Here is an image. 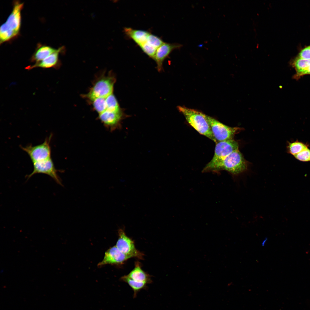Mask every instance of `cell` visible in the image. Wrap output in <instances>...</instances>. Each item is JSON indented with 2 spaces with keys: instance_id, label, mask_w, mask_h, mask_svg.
Masks as SVG:
<instances>
[{
  "instance_id": "cell-10",
  "label": "cell",
  "mask_w": 310,
  "mask_h": 310,
  "mask_svg": "<svg viewBox=\"0 0 310 310\" xmlns=\"http://www.w3.org/2000/svg\"><path fill=\"white\" fill-rule=\"evenodd\" d=\"M131 258L121 252L115 245L105 252L103 259L98 264V266L101 267L107 264H122Z\"/></svg>"
},
{
  "instance_id": "cell-22",
  "label": "cell",
  "mask_w": 310,
  "mask_h": 310,
  "mask_svg": "<svg viewBox=\"0 0 310 310\" xmlns=\"http://www.w3.org/2000/svg\"><path fill=\"white\" fill-rule=\"evenodd\" d=\"M94 110L99 114L106 109V98H99L91 101Z\"/></svg>"
},
{
  "instance_id": "cell-7",
  "label": "cell",
  "mask_w": 310,
  "mask_h": 310,
  "mask_svg": "<svg viewBox=\"0 0 310 310\" xmlns=\"http://www.w3.org/2000/svg\"><path fill=\"white\" fill-rule=\"evenodd\" d=\"M239 150L237 142L231 139L216 143L214 153L211 160L206 166L203 169H207L221 161L234 151Z\"/></svg>"
},
{
  "instance_id": "cell-19",
  "label": "cell",
  "mask_w": 310,
  "mask_h": 310,
  "mask_svg": "<svg viewBox=\"0 0 310 310\" xmlns=\"http://www.w3.org/2000/svg\"><path fill=\"white\" fill-rule=\"evenodd\" d=\"M292 65L296 71V73L294 76V77H295L310 66V60L305 59L298 57L294 60Z\"/></svg>"
},
{
  "instance_id": "cell-1",
  "label": "cell",
  "mask_w": 310,
  "mask_h": 310,
  "mask_svg": "<svg viewBox=\"0 0 310 310\" xmlns=\"http://www.w3.org/2000/svg\"><path fill=\"white\" fill-rule=\"evenodd\" d=\"M24 3L18 1L13 2L12 11L6 21L0 28V44L8 41L18 36L21 26V11Z\"/></svg>"
},
{
  "instance_id": "cell-14",
  "label": "cell",
  "mask_w": 310,
  "mask_h": 310,
  "mask_svg": "<svg viewBox=\"0 0 310 310\" xmlns=\"http://www.w3.org/2000/svg\"><path fill=\"white\" fill-rule=\"evenodd\" d=\"M164 42L160 37L150 33L146 42L140 48L146 55L153 59L158 48Z\"/></svg>"
},
{
  "instance_id": "cell-12",
  "label": "cell",
  "mask_w": 310,
  "mask_h": 310,
  "mask_svg": "<svg viewBox=\"0 0 310 310\" xmlns=\"http://www.w3.org/2000/svg\"><path fill=\"white\" fill-rule=\"evenodd\" d=\"M64 46L59 48L55 52L39 62L35 63L34 65L28 66L26 68V69L30 70L34 68L40 67L47 68L53 67L57 68L60 67V62L59 59V55L61 51H64Z\"/></svg>"
},
{
  "instance_id": "cell-23",
  "label": "cell",
  "mask_w": 310,
  "mask_h": 310,
  "mask_svg": "<svg viewBox=\"0 0 310 310\" xmlns=\"http://www.w3.org/2000/svg\"><path fill=\"white\" fill-rule=\"evenodd\" d=\"M294 156L296 158L300 161H310V150L307 148Z\"/></svg>"
},
{
  "instance_id": "cell-16",
  "label": "cell",
  "mask_w": 310,
  "mask_h": 310,
  "mask_svg": "<svg viewBox=\"0 0 310 310\" xmlns=\"http://www.w3.org/2000/svg\"><path fill=\"white\" fill-rule=\"evenodd\" d=\"M129 278L137 282H145L148 284L152 282L149 275L142 268L140 263L136 262L134 268L127 275Z\"/></svg>"
},
{
  "instance_id": "cell-4",
  "label": "cell",
  "mask_w": 310,
  "mask_h": 310,
  "mask_svg": "<svg viewBox=\"0 0 310 310\" xmlns=\"http://www.w3.org/2000/svg\"><path fill=\"white\" fill-rule=\"evenodd\" d=\"M179 111L184 115L189 123L200 134L210 139L216 143L210 126L204 114L183 106H179Z\"/></svg>"
},
{
  "instance_id": "cell-18",
  "label": "cell",
  "mask_w": 310,
  "mask_h": 310,
  "mask_svg": "<svg viewBox=\"0 0 310 310\" xmlns=\"http://www.w3.org/2000/svg\"><path fill=\"white\" fill-rule=\"evenodd\" d=\"M121 280L127 283L132 288L133 292L134 298L136 297L138 293L141 290L147 289L148 283L145 282L135 281L129 278L127 275L122 276Z\"/></svg>"
},
{
  "instance_id": "cell-11",
  "label": "cell",
  "mask_w": 310,
  "mask_h": 310,
  "mask_svg": "<svg viewBox=\"0 0 310 310\" xmlns=\"http://www.w3.org/2000/svg\"><path fill=\"white\" fill-rule=\"evenodd\" d=\"M183 45L177 43L164 42L157 49L153 58L156 64V68L159 71L163 69V64L164 60L174 50L180 49Z\"/></svg>"
},
{
  "instance_id": "cell-6",
  "label": "cell",
  "mask_w": 310,
  "mask_h": 310,
  "mask_svg": "<svg viewBox=\"0 0 310 310\" xmlns=\"http://www.w3.org/2000/svg\"><path fill=\"white\" fill-rule=\"evenodd\" d=\"M52 135L51 134L42 144L32 146H21V149L27 153L33 163L47 159L51 157V141Z\"/></svg>"
},
{
  "instance_id": "cell-15",
  "label": "cell",
  "mask_w": 310,
  "mask_h": 310,
  "mask_svg": "<svg viewBox=\"0 0 310 310\" xmlns=\"http://www.w3.org/2000/svg\"><path fill=\"white\" fill-rule=\"evenodd\" d=\"M124 30L127 36L132 39L140 47L146 42L151 33L146 30H136L131 28H125Z\"/></svg>"
},
{
  "instance_id": "cell-5",
  "label": "cell",
  "mask_w": 310,
  "mask_h": 310,
  "mask_svg": "<svg viewBox=\"0 0 310 310\" xmlns=\"http://www.w3.org/2000/svg\"><path fill=\"white\" fill-rule=\"evenodd\" d=\"M204 115L217 142L233 139L234 135L241 129V128L239 127H231L227 126L204 114Z\"/></svg>"
},
{
  "instance_id": "cell-24",
  "label": "cell",
  "mask_w": 310,
  "mask_h": 310,
  "mask_svg": "<svg viewBox=\"0 0 310 310\" xmlns=\"http://www.w3.org/2000/svg\"><path fill=\"white\" fill-rule=\"evenodd\" d=\"M298 57L305 59L310 60V45L302 50L299 53Z\"/></svg>"
},
{
  "instance_id": "cell-3",
  "label": "cell",
  "mask_w": 310,
  "mask_h": 310,
  "mask_svg": "<svg viewBox=\"0 0 310 310\" xmlns=\"http://www.w3.org/2000/svg\"><path fill=\"white\" fill-rule=\"evenodd\" d=\"M116 81L112 73H103L96 79L88 92L83 97L90 101L99 98H106L113 94Z\"/></svg>"
},
{
  "instance_id": "cell-2",
  "label": "cell",
  "mask_w": 310,
  "mask_h": 310,
  "mask_svg": "<svg viewBox=\"0 0 310 310\" xmlns=\"http://www.w3.org/2000/svg\"><path fill=\"white\" fill-rule=\"evenodd\" d=\"M247 163L239 150H236L220 162L205 169L203 172L226 170L234 175L239 174L245 171Z\"/></svg>"
},
{
  "instance_id": "cell-25",
  "label": "cell",
  "mask_w": 310,
  "mask_h": 310,
  "mask_svg": "<svg viewBox=\"0 0 310 310\" xmlns=\"http://www.w3.org/2000/svg\"><path fill=\"white\" fill-rule=\"evenodd\" d=\"M307 74H310V66L298 75L294 77V78L298 79L301 76Z\"/></svg>"
},
{
  "instance_id": "cell-21",
  "label": "cell",
  "mask_w": 310,
  "mask_h": 310,
  "mask_svg": "<svg viewBox=\"0 0 310 310\" xmlns=\"http://www.w3.org/2000/svg\"><path fill=\"white\" fill-rule=\"evenodd\" d=\"M106 110L115 111H119L121 109L116 98L113 94L106 98Z\"/></svg>"
},
{
  "instance_id": "cell-13",
  "label": "cell",
  "mask_w": 310,
  "mask_h": 310,
  "mask_svg": "<svg viewBox=\"0 0 310 310\" xmlns=\"http://www.w3.org/2000/svg\"><path fill=\"white\" fill-rule=\"evenodd\" d=\"M124 114L122 109L115 111L106 110L99 114V118L106 126L114 128L119 124L124 117Z\"/></svg>"
},
{
  "instance_id": "cell-9",
  "label": "cell",
  "mask_w": 310,
  "mask_h": 310,
  "mask_svg": "<svg viewBox=\"0 0 310 310\" xmlns=\"http://www.w3.org/2000/svg\"><path fill=\"white\" fill-rule=\"evenodd\" d=\"M33 163V171L27 175V179L36 174H44L49 176L57 184L63 186L61 179L57 174V170L55 168L51 158Z\"/></svg>"
},
{
  "instance_id": "cell-8",
  "label": "cell",
  "mask_w": 310,
  "mask_h": 310,
  "mask_svg": "<svg viewBox=\"0 0 310 310\" xmlns=\"http://www.w3.org/2000/svg\"><path fill=\"white\" fill-rule=\"evenodd\" d=\"M118 234L119 237L115 245L118 249L131 258L142 259L144 254L136 249L134 241L126 235L124 228H119Z\"/></svg>"
},
{
  "instance_id": "cell-17",
  "label": "cell",
  "mask_w": 310,
  "mask_h": 310,
  "mask_svg": "<svg viewBox=\"0 0 310 310\" xmlns=\"http://www.w3.org/2000/svg\"><path fill=\"white\" fill-rule=\"evenodd\" d=\"M57 49L50 46L39 44L30 60L35 63L39 62L56 51Z\"/></svg>"
},
{
  "instance_id": "cell-20",
  "label": "cell",
  "mask_w": 310,
  "mask_h": 310,
  "mask_svg": "<svg viewBox=\"0 0 310 310\" xmlns=\"http://www.w3.org/2000/svg\"><path fill=\"white\" fill-rule=\"evenodd\" d=\"M308 146L304 143L296 141L289 143L288 146L289 153L294 156L307 148Z\"/></svg>"
}]
</instances>
